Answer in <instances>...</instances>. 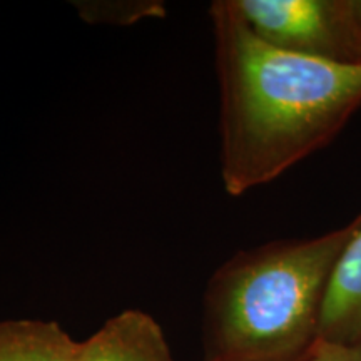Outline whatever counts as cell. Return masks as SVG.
I'll list each match as a JSON object with an SVG mask.
<instances>
[{
    "label": "cell",
    "instance_id": "cell-1",
    "mask_svg": "<svg viewBox=\"0 0 361 361\" xmlns=\"http://www.w3.org/2000/svg\"><path fill=\"white\" fill-rule=\"evenodd\" d=\"M221 92V176L243 196L322 149L361 106V64L259 39L233 0L211 6Z\"/></svg>",
    "mask_w": 361,
    "mask_h": 361
},
{
    "label": "cell",
    "instance_id": "cell-2",
    "mask_svg": "<svg viewBox=\"0 0 361 361\" xmlns=\"http://www.w3.org/2000/svg\"><path fill=\"white\" fill-rule=\"evenodd\" d=\"M361 214L335 231L239 251L211 276L202 308L206 361H293L318 340L329 278Z\"/></svg>",
    "mask_w": 361,
    "mask_h": 361
},
{
    "label": "cell",
    "instance_id": "cell-3",
    "mask_svg": "<svg viewBox=\"0 0 361 361\" xmlns=\"http://www.w3.org/2000/svg\"><path fill=\"white\" fill-rule=\"evenodd\" d=\"M250 29L274 47L361 64V22L353 0H233Z\"/></svg>",
    "mask_w": 361,
    "mask_h": 361
},
{
    "label": "cell",
    "instance_id": "cell-4",
    "mask_svg": "<svg viewBox=\"0 0 361 361\" xmlns=\"http://www.w3.org/2000/svg\"><path fill=\"white\" fill-rule=\"evenodd\" d=\"M75 361H176L164 331L151 314L126 310L87 340L78 343Z\"/></svg>",
    "mask_w": 361,
    "mask_h": 361
},
{
    "label": "cell",
    "instance_id": "cell-5",
    "mask_svg": "<svg viewBox=\"0 0 361 361\" xmlns=\"http://www.w3.org/2000/svg\"><path fill=\"white\" fill-rule=\"evenodd\" d=\"M318 340L361 346V221L329 278Z\"/></svg>",
    "mask_w": 361,
    "mask_h": 361
},
{
    "label": "cell",
    "instance_id": "cell-6",
    "mask_svg": "<svg viewBox=\"0 0 361 361\" xmlns=\"http://www.w3.org/2000/svg\"><path fill=\"white\" fill-rule=\"evenodd\" d=\"M78 343L56 322H0V361H75Z\"/></svg>",
    "mask_w": 361,
    "mask_h": 361
},
{
    "label": "cell",
    "instance_id": "cell-7",
    "mask_svg": "<svg viewBox=\"0 0 361 361\" xmlns=\"http://www.w3.org/2000/svg\"><path fill=\"white\" fill-rule=\"evenodd\" d=\"M80 17L90 24H133L147 16H161L159 2H80Z\"/></svg>",
    "mask_w": 361,
    "mask_h": 361
},
{
    "label": "cell",
    "instance_id": "cell-8",
    "mask_svg": "<svg viewBox=\"0 0 361 361\" xmlns=\"http://www.w3.org/2000/svg\"><path fill=\"white\" fill-rule=\"evenodd\" d=\"M293 361H361V346L316 340L305 355Z\"/></svg>",
    "mask_w": 361,
    "mask_h": 361
}]
</instances>
